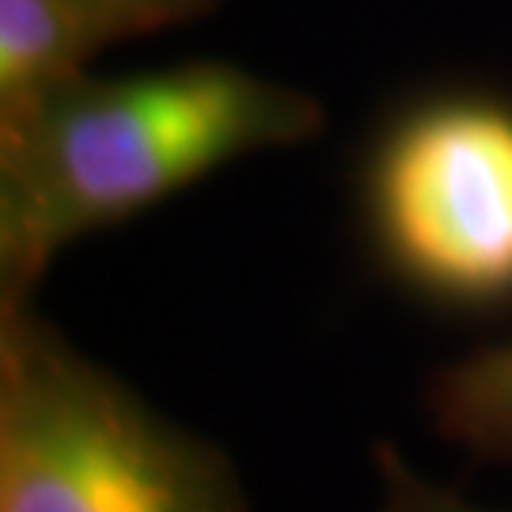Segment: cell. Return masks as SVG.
Returning a JSON list of instances; mask_svg holds the SVG:
<instances>
[{
  "mask_svg": "<svg viewBox=\"0 0 512 512\" xmlns=\"http://www.w3.org/2000/svg\"><path fill=\"white\" fill-rule=\"evenodd\" d=\"M323 126L315 95L232 61L88 73L27 129L0 137V300L35 296L76 239Z\"/></svg>",
  "mask_w": 512,
  "mask_h": 512,
  "instance_id": "1",
  "label": "cell"
},
{
  "mask_svg": "<svg viewBox=\"0 0 512 512\" xmlns=\"http://www.w3.org/2000/svg\"><path fill=\"white\" fill-rule=\"evenodd\" d=\"M0 512H247L232 459L0 300Z\"/></svg>",
  "mask_w": 512,
  "mask_h": 512,
  "instance_id": "2",
  "label": "cell"
},
{
  "mask_svg": "<svg viewBox=\"0 0 512 512\" xmlns=\"http://www.w3.org/2000/svg\"><path fill=\"white\" fill-rule=\"evenodd\" d=\"M384 262L418 293L490 308L512 300V107L440 95L391 122L365 183Z\"/></svg>",
  "mask_w": 512,
  "mask_h": 512,
  "instance_id": "3",
  "label": "cell"
},
{
  "mask_svg": "<svg viewBox=\"0 0 512 512\" xmlns=\"http://www.w3.org/2000/svg\"><path fill=\"white\" fill-rule=\"evenodd\" d=\"M110 46L73 0H0V137H16Z\"/></svg>",
  "mask_w": 512,
  "mask_h": 512,
  "instance_id": "4",
  "label": "cell"
},
{
  "mask_svg": "<svg viewBox=\"0 0 512 512\" xmlns=\"http://www.w3.org/2000/svg\"><path fill=\"white\" fill-rule=\"evenodd\" d=\"M429 418L444 440L512 463V342L440 368L429 384Z\"/></svg>",
  "mask_w": 512,
  "mask_h": 512,
  "instance_id": "5",
  "label": "cell"
},
{
  "mask_svg": "<svg viewBox=\"0 0 512 512\" xmlns=\"http://www.w3.org/2000/svg\"><path fill=\"white\" fill-rule=\"evenodd\" d=\"M372 463H376V512H497L433 482L395 444H380L372 452Z\"/></svg>",
  "mask_w": 512,
  "mask_h": 512,
  "instance_id": "6",
  "label": "cell"
},
{
  "mask_svg": "<svg viewBox=\"0 0 512 512\" xmlns=\"http://www.w3.org/2000/svg\"><path fill=\"white\" fill-rule=\"evenodd\" d=\"M73 4L103 31L107 42H118L198 19L217 0H73Z\"/></svg>",
  "mask_w": 512,
  "mask_h": 512,
  "instance_id": "7",
  "label": "cell"
}]
</instances>
